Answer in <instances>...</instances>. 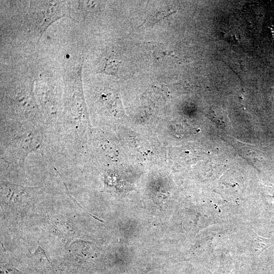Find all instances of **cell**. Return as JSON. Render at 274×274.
<instances>
[{
	"instance_id": "cell-1",
	"label": "cell",
	"mask_w": 274,
	"mask_h": 274,
	"mask_svg": "<svg viewBox=\"0 0 274 274\" xmlns=\"http://www.w3.org/2000/svg\"><path fill=\"white\" fill-rule=\"evenodd\" d=\"M70 3L62 1H31L24 23L29 32L39 39L57 19L70 16Z\"/></svg>"
},
{
	"instance_id": "cell-2",
	"label": "cell",
	"mask_w": 274,
	"mask_h": 274,
	"mask_svg": "<svg viewBox=\"0 0 274 274\" xmlns=\"http://www.w3.org/2000/svg\"><path fill=\"white\" fill-rule=\"evenodd\" d=\"M174 13L170 10L161 11L158 12L155 15H151L147 18V22L150 25H154L158 21L161 20L165 17L169 16L171 14Z\"/></svg>"
}]
</instances>
